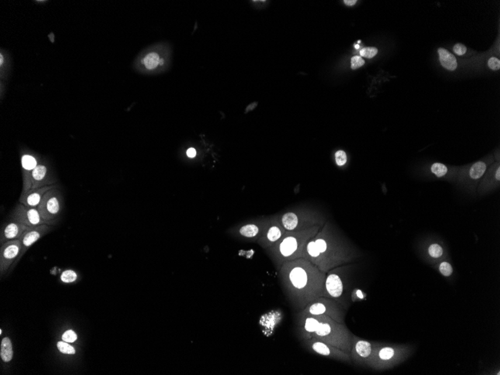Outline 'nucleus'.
<instances>
[{
    "label": "nucleus",
    "mask_w": 500,
    "mask_h": 375,
    "mask_svg": "<svg viewBox=\"0 0 500 375\" xmlns=\"http://www.w3.org/2000/svg\"><path fill=\"white\" fill-rule=\"evenodd\" d=\"M428 253L430 256L434 258H439L443 255V250L442 247L438 244H431L428 248Z\"/></svg>",
    "instance_id": "nucleus-28"
},
{
    "label": "nucleus",
    "mask_w": 500,
    "mask_h": 375,
    "mask_svg": "<svg viewBox=\"0 0 500 375\" xmlns=\"http://www.w3.org/2000/svg\"><path fill=\"white\" fill-rule=\"evenodd\" d=\"M431 172L438 178H441L447 173L448 168L444 164H435L431 167Z\"/></svg>",
    "instance_id": "nucleus-27"
},
{
    "label": "nucleus",
    "mask_w": 500,
    "mask_h": 375,
    "mask_svg": "<svg viewBox=\"0 0 500 375\" xmlns=\"http://www.w3.org/2000/svg\"><path fill=\"white\" fill-rule=\"evenodd\" d=\"M488 67L493 71H497L500 68V61L496 57H491L488 61Z\"/></svg>",
    "instance_id": "nucleus-34"
},
{
    "label": "nucleus",
    "mask_w": 500,
    "mask_h": 375,
    "mask_svg": "<svg viewBox=\"0 0 500 375\" xmlns=\"http://www.w3.org/2000/svg\"><path fill=\"white\" fill-rule=\"evenodd\" d=\"M326 275L303 258L288 261L279 269L284 293L293 308L298 312L313 300L323 297Z\"/></svg>",
    "instance_id": "nucleus-1"
},
{
    "label": "nucleus",
    "mask_w": 500,
    "mask_h": 375,
    "mask_svg": "<svg viewBox=\"0 0 500 375\" xmlns=\"http://www.w3.org/2000/svg\"><path fill=\"white\" fill-rule=\"evenodd\" d=\"M355 256L352 249L335 234L331 223L327 221L306 244L302 258L327 273L334 268L352 262Z\"/></svg>",
    "instance_id": "nucleus-2"
},
{
    "label": "nucleus",
    "mask_w": 500,
    "mask_h": 375,
    "mask_svg": "<svg viewBox=\"0 0 500 375\" xmlns=\"http://www.w3.org/2000/svg\"><path fill=\"white\" fill-rule=\"evenodd\" d=\"M438 53L439 62L442 67L449 71H455L457 68L458 63L456 56H454V55L444 48L438 49Z\"/></svg>",
    "instance_id": "nucleus-21"
},
{
    "label": "nucleus",
    "mask_w": 500,
    "mask_h": 375,
    "mask_svg": "<svg viewBox=\"0 0 500 375\" xmlns=\"http://www.w3.org/2000/svg\"><path fill=\"white\" fill-rule=\"evenodd\" d=\"M378 342H370L362 339L353 334L350 356L351 362L360 366H366L373 355L374 351Z\"/></svg>",
    "instance_id": "nucleus-11"
},
{
    "label": "nucleus",
    "mask_w": 500,
    "mask_h": 375,
    "mask_svg": "<svg viewBox=\"0 0 500 375\" xmlns=\"http://www.w3.org/2000/svg\"><path fill=\"white\" fill-rule=\"evenodd\" d=\"M62 339L68 343H74L77 340V334L72 330H68L62 334Z\"/></svg>",
    "instance_id": "nucleus-31"
},
{
    "label": "nucleus",
    "mask_w": 500,
    "mask_h": 375,
    "mask_svg": "<svg viewBox=\"0 0 500 375\" xmlns=\"http://www.w3.org/2000/svg\"><path fill=\"white\" fill-rule=\"evenodd\" d=\"M346 309L345 306L333 299L320 297L299 312L311 315H327L337 322L345 324Z\"/></svg>",
    "instance_id": "nucleus-8"
},
{
    "label": "nucleus",
    "mask_w": 500,
    "mask_h": 375,
    "mask_svg": "<svg viewBox=\"0 0 500 375\" xmlns=\"http://www.w3.org/2000/svg\"><path fill=\"white\" fill-rule=\"evenodd\" d=\"M335 162L336 164L339 167H342V166L346 164L347 163V154L344 151H338L335 154Z\"/></svg>",
    "instance_id": "nucleus-32"
},
{
    "label": "nucleus",
    "mask_w": 500,
    "mask_h": 375,
    "mask_svg": "<svg viewBox=\"0 0 500 375\" xmlns=\"http://www.w3.org/2000/svg\"><path fill=\"white\" fill-rule=\"evenodd\" d=\"M28 229L29 227L25 225L11 219L9 222L5 223L1 228L0 244H2L8 241L20 239Z\"/></svg>",
    "instance_id": "nucleus-17"
},
{
    "label": "nucleus",
    "mask_w": 500,
    "mask_h": 375,
    "mask_svg": "<svg viewBox=\"0 0 500 375\" xmlns=\"http://www.w3.org/2000/svg\"><path fill=\"white\" fill-rule=\"evenodd\" d=\"M57 178L50 173V170L47 165L39 164L32 172V188L30 189L57 185Z\"/></svg>",
    "instance_id": "nucleus-16"
},
{
    "label": "nucleus",
    "mask_w": 500,
    "mask_h": 375,
    "mask_svg": "<svg viewBox=\"0 0 500 375\" xmlns=\"http://www.w3.org/2000/svg\"><path fill=\"white\" fill-rule=\"evenodd\" d=\"M496 178H497V181H500V167H499L498 169L497 170V172H496Z\"/></svg>",
    "instance_id": "nucleus-38"
},
{
    "label": "nucleus",
    "mask_w": 500,
    "mask_h": 375,
    "mask_svg": "<svg viewBox=\"0 0 500 375\" xmlns=\"http://www.w3.org/2000/svg\"><path fill=\"white\" fill-rule=\"evenodd\" d=\"M486 170V164L483 162H477L472 166L470 170V178L473 179H479L483 176Z\"/></svg>",
    "instance_id": "nucleus-23"
},
{
    "label": "nucleus",
    "mask_w": 500,
    "mask_h": 375,
    "mask_svg": "<svg viewBox=\"0 0 500 375\" xmlns=\"http://www.w3.org/2000/svg\"><path fill=\"white\" fill-rule=\"evenodd\" d=\"M64 208V197L60 188L50 189L45 193L38 210L45 224L53 226L58 223Z\"/></svg>",
    "instance_id": "nucleus-7"
},
{
    "label": "nucleus",
    "mask_w": 500,
    "mask_h": 375,
    "mask_svg": "<svg viewBox=\"0 0 500 375\" xmlns=\"http://www.w3.org/2000/svg\"><path fill=\"white\" fill-rule=\"evenodd\" d=\"M60 279L64 283H72V282H76L78 279V275H77V272L73 270H67L62 272Z\"/></svg>",
    "instance_id": "nucleus-26"
},
{
    "label": "nucleus",
    "mask_w": 500,
    "mask_h": 375,
    "mask_svg": "<svg viewBox=\"0 0 500 375\" xmlns=\"http://www.w3.org/2000/svg\"><path fill=\"white\" fill-rule=\"evenodd\" d=\"M21 242L20 239L14 240L1 244L0 247V274L5 275L11 271L14 264L21 255Z\"/></svg>",
    "instance_id": "nucleus-12"
},
{
    "label": "nucleus",
    "mask_w": 500,
    "mask_h": 375,
    "mask_svg": "<svg viewBox=\"0 0 500 375\" xmlns=\"http://www.w3.org/2000/svg\"><path fill=\"white\" fill-rule=\"evenodd\" d=\"M11 219L25 225L29 228L45 224L38 208L27 207L21 203L18 204L11 212Z\"/></svg>",
    "instance_id": "nucleus-13"
},
{
    "label": "nucleus",
    "mask_w": 500,
    "mask_h": 375,
    "mask_svg": "<svg viewBox=\"0 0 500 375\" xmlns=\"http://www.w3.org/2000/svg\"><path fill=\"white\" fill-rule=\"evenodd\" d=\"M51 231V226H49L47 224H43L42 226H37V227H33V228H29L26 231H25L22 235L21 236L20 238V241L21 242V255H20L19 258L17 260L16 262L14 264L13 266L11 268V270L15 268V267L18 265L20 260L22 258V256L26 254L28 250L32 247L33 244H36L38 241L42 238L43 236L48 234L50 231Z\"/></svg>",
    "instance_id": "nucleus-14"
},
{
    "label": "nucleus",
    "mask_w": 500,
    "mask_h": 375,
    "mask_svg": "<svg viewBox=\"0 0 500 375\" xmlns=\"http://www.w3.org/2000/svg\"><path fill=\"white\" fill-rule=\"evenodd\" d=\"M344 2H345V5H348V6H352V5H354L357 2V1L356 0H345Z\"/></svg>",
    "instance_id": "nucleus-37"
},
{
    "label": "nucleus",
    "mask_w": 500,
    "mask_h": 375,
    "mask_svg": "<svg viewBox=\"0 0 500 375\" xmlns=\"http://www.w3.org/2000/svg\"><path fill=\"white\" fill-rule=\"evenodd\" d=\"M56 347L60 352L63 354L74 355L76 354V349L71 343L64 342V341H59L56 343Z\"/></svg>",
    "instance_id": "nucleus-25"
},
{
    "label": "nucleus",
    "mask_w": 500,
    "mask_h": 375,
    "mask_svg": "<svg viewBox=\"0 0 500 375\" xmlns=\"http://www.w3.org/2000/svg\"><path fill=\"white\" fill-rule=\"evenodd\" d=\"M377 53H378V50L376 47H365L360 50V56L365 57V58L372 59L374 56H376Z\"/></svg>",
    "instance_id": "nucleus-30"
},
{
    "label": "nucleus",
    "mask_w": 500,
    "mask_h": 375,
    "mask_svg": "<svg viewBox=\"0 0 500 375\" xmlns=\"http://www.w3.org/2000/svg\"><path fill=\"white\" fill-rule=\"evenodd\" d=\"M364 60L361 56H355L351 59V68L353 70L358 69L362 65H364Z\"/></svg>",
    "instance_id": "nucleus-33"
},
{
    "label": "nucleus",
    "mask_w": 500,
    "mask_h": 375,
    "mask_svg": "<svg viewBox=\"0 0 500 375\" xmlns=\"http://www.w3.org/2000/svg\"><path fill=\"white\" fill-rule=\"evenodd\" d=\"M160 56L158 54L156 53H151L149 54H147V56L145 57L143 60V63H144L146 67H147V69H154L160 63Z\"/></svg>",
    "instance_id": "nucleus-24"
},
{
    "label": "nucleus",
    "mask_w": 500,
    "mask_h": 375,
    "mask_svg": "<svg viewBox=\"0 0 500 375\" xmlns=\"http://www.w3.org/2000/svg\"><path fill=\"white\" fill-rule=\"evenodd\" d=\"M268 223H263L262 225L256 224V223H249L244 225L238 229V233L242 237L252 239L261 237L264 231L266 229Z\"/></svg>",
    "instance_id": "nucleus-20"
},
{
    "label": "nucleus",
    "mask_w": 500,
    "mask_h": 375,
    "mask_svg": "<svg viewBox=\"0 0 500 375\" xmlns=\"http://www.w3.org/2000/svg\"><path fill=\"white\" fill-rule=\"evenodd\" d=\"M413 351L412 347L410 345L378 342L367 367L375 371L393 369L410 357Z\"/></svg>",
    "instance_id": "nucleus-5"
},
{
    "label": "nucleus",
    "mask_w": 500,
    "mask_h": 375,
    "mask_svg": "<svg viewBox=\"0 0 500 375\" xmlns=\"http://www.w3.org/2000/svg\"><path fill=\"white\" fill-rule=\"evenodd\" d=\"M187 155H188V157H189V158H193V157H195L196 156V150L195 149V148H193V147H190V148H189V149L188 150V151H187Z\"/></svg>",
    "instance_id": "nucleus-36"
},
{
    "label": "nucleus",
    "mask_w": 500,
    "mask_h": 375,
    "mask_svg": "<svg viewBox=\"0 0 500 375\" xmlns=\"http://www.w3.org/2000/svg\"><path fill=\"white\" fill-rule=\"evenodd\" d=\"M0 59H1V60H0V63H1V64H3V56H0Z\"/></svg>",
    "instance_id": "nucleus-40"
},
{
    "label": "nucleus",
    "mask_w": 500,
    "mask_h": 375,
    "mask_svg": "<svg viewBox=\"0 0 500 375\" xmlns=\"http://www.w3.org/2000/svg\"><path fill=\"white\" fill-rule=\"evenodd\" d=\"M295 324L300 342L317 338L350 354L353 333L346 324L337 322L327 315H311L301 312L295 314Z\"/></svg>",
    "instance_id": "nucleus-3"
},
{
    "label": "nucleus",
    "mask_w": 500,
    "mask_h": 375,
    "mask_svg": "<svg viewBox=\"0 0 500 375\" xmlns=\"http://www.w3.org/2000/svg\"><path fill=\"white\" fill-rule=\"evenodd\" d=\"M278 220L287 231H302L317 226L322 227L327 223L321 212L307 206L288 210L279 215Z\"/></svg>",
    "instance_id": "nucleus-6"
},
{
    "label": "nucleus",
    "mask_w": 500,
    "mask_h": 375,
    "mask_svg": "<svg viewBox=\"0 0 500 375\" xmlns=\"http://www.w3.org/2000/svg\"><path fill=\"white\" fill-rule=\"evenodd\" d=\"M301 343L307 351L314 354L320 355L324 357L335 359V360L340 361V362H347V363L352 362L349 354L346 353L345 351H342L340 348L333 346L331 344L322 342L321 340L312 338L302 341Z\"/></svg>",
    "instance_id": "nucleus-10"
},
{
    "label": "nucleus",
    "mask_w": 500,
    "mask_h": 375,
    "mask_svg": "<svg viewBox=\"0 0 500 375\" xmlns=\"http://www.w3.org/2000/svg\"><path fill=\"white\" fill-rule=\"evenodd\" d=\"M355 47H356V49H358L359 48V45H355Z\"/></svg>",
    "instance_id": "nucleus-41"
},
{
    "label": "nucleus",
    "mask_w": 500,
    "mask_h": 375,
    "mask_svg": "<svg viewBox=\"0 0 500 375\" xmlns=\"http://www.w3.org/2000/svg\"><path fill=\"white\" fill-rule=\"evenodd\" d=\"M453 50L458 56H463V55L467 53V47H465L464 45L462 44V43H457V44L454 46Z\"/></svg>",
    "instance_id": "nucleus-35"
},
{
    "label": "nucleus",
    "mask_w": 500,
    "mask_h": 375,
    "mask_svg": "<svg viewBox=\"0 0 500 375\" xmlns=\"http://www.w3.org/2000/svg\"><path fill=\"white\" fill-rule=\"evenodd\" d=\"M21 164L22 168V189L21 193H25L32 188V172L39 164L36 157L30 154H24L21 157Z\"/></svg>",
    "instance_id": "nucleus-18"
},
{
    "label": "nucleus",
    "mask_w": 500,
    "mask_h": 375,
    "mask_svg": "<svg viewBox=\"0 0 500 375\" xmlns=\"http://www.w3.org/2000/svg\"><path fill=\"white\" fill-rule=\"evenodd\" d=\"M0 349V356L2 361L4 362H11L14 356L13 345L8 337L2 338Z\"/></svg>",
    "instance_id": "nucleus-22"
},
{
    "label": "nucleus",
    "mask_w": 500,
    "mask_h": 375,
    "mask_svg": "<svg viewBox=\"0 0 500 375\" xmlns=\"http://www.w3.org/2000/svg\"><path fill=\"white\" fill-rule=\"evenodd\" d=\"M164 59H161V60H160V63H159V64H161V65H163V64H164Z\"/></svg>",
    "instance_id": "nucleus-39"
},
{
    "label": "nucleus",
    "mask_w": 500,
    "mask_h": 375,
    "mask_svg": "<svg viewBox=\"0 0 500 375\" xmlns=\"http://www.w3.org/2000/svg\"><path fill=\"white\" fill-rule=\"evenodd\" d=\"M439 271L441 274L445 276V277H449L453 273V268L447 261H443V262L440 264L439 267Z\"/></svg>",
    "instance_id": "nucleus-29"
},
{
    "label": "nucleus",
    "mask_w": 500,
    "mask_h": 375,
    "mask_svg": "<svg viewBox=\"0 0 500 375\" xmlns=\"http://www.w3.org/2000/svg\"><path fill=\"white\" fill-rule=\"evenodd\" d=\"M287 232L277 218H273L268 223L266 229L260 237L259 242L265 248H270L283 237Z\"/></svg>",
    "instance_id": "nucleus-15"
},
{
    "label": "nucleus",
    "mask_w": 500,
    "mask_h": 375,
    "mask_svg": "<svg viewBox=\"0 0 500 375\" xmlns=\"http://www.w3.org/2000/svg\"><path fill=\"white\" fill-rule=\"evenodd\" d=\"M60 188L58 185L43 187L38 189H29L25 193H21L19 199L20 203L30 208H38L45 193L50 189Z\"/></svg>",
    "instance_id": "nucleus-19"
},
{
    "label": "nucleus",
    "mask_w": 500,
    "mask_h": 375,
    "mask_svg": "<svg viewBox=\"0 0 500 375\" xmlns=\"http://www.w3.org/2000/svg\"><path fill=\"white\" fill-rule=\"evenodd\" d=\"M344 270L345 268L339 266L327 272L323 297L333 299L347 308L345 297L348 284Z\"/></svg>",
    "instance_id": "nucleus-9"
},
{
    "label": "nucleus",
    "mask_w": 500,
    "mask_h": 375,
    "mask_svg": "<svg viewBox=\"0 0 500 375\" xmlns=\"http://www.w3.org/2000/svg\"><path fill=\"white\" fill-rule=\"evenodd\" d=\"M321 226L302 231H287L274 245L270 247V252L276 267L280 269L284 263L302 258L306 244L321 229Z\"/></svg>",
    "instance_id": "nucleus-4"
}]
</instances>
